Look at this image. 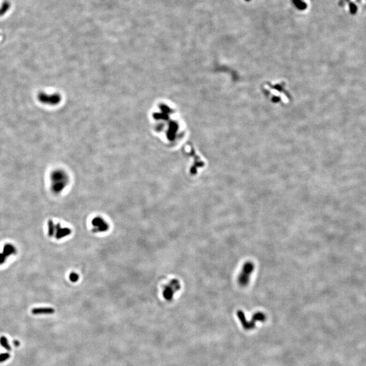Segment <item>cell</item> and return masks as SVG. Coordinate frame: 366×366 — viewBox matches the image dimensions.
Instances as JSON below:
<instances>
[{
	"label": "cell",
	"instance_id": "cell-1",
	"mask_svg": "<svg viewBox=\"0 0 366 366\" xmlns=\"http://www.w3.org/2000/svg\"><path fill=\"white\" fill-rule=\"evenodd\" d=\"M237 315L238 318H239L241 321V324H242L243 328L245 329H247V330L254 329V328L256 326V322L257 321H265L266 319V317L264 313L261 312H258L254 315L253 317H252V321L249 323V322L246 321V316H245V314L243 313L242 310H237Z\"/></svg>",
	"mask_w": 366,
	"mask_h": 366
},
{
	"label": "cell",
	"instance_id": "cell-2",
	"mask_svg": "<svg viewBox=\"0 0 366 366\" xmlns=\"http://www.w3.org/2000/svg\"><path fill=\"white\" fill-rule=\"evenodd\" d=\"M254 264L251 262H247L246 264L243 265L240 275L238 277V282L241 286H246L248 284L251 274L254 270Z\"/></svg>",
	"mask_w": 366,
	"mask_h": 366
},
{
	"label": "cell",
	"instance_id": "cell-3",
	"mask_svg": "<svg viewBox=\"0 0 366 366\" xmlns=\"http://www.w3.org/2000/svg\"><path fill=\"white\" fill-rule=\"evenodd\" d=\"M181 289L180 282L177 279H172L170 283L164 287L163 295L164 298L167 301H171L176 292Z\"/></svg>",
	"mask_w": 366,
	"mask_h": 366
},
{
	"label": "cell",
	"instance_id": "cell-4",
	"mask_svg": "<svg viewBox=\"0 0 366 366\" xmlns=\"http://www.w3.org/2000/svg\"><path fill=\"white\" fill-rule=\"evenodd\" d=\"M38 98L41 103L47 105H55L58 103L60 100V97L57 94H49L44 92L39 93Z\"/></svg>",
	"mask_w": 366,
	"mask_h": 366
},
{
	"label": "cell",
	"instance_id": "cell-5",
	"mask_svg": "<svg viewBox=\"0 0 366 366\" xmlns=\"http://www.w3.org/2000/svg\"><path fill=\"white\" fill-rule=\"evenodd\" d=\"M66 178H67L62 172H56L52 174V181L54 182L53 188L55 191L59 192L64 188Z\"/></svg>",
	"mask_w": 366,
	"mask_h": 366
},
{
	"label": "cell",
	"instance_id": "cell-6",
	"mask_svg": "<svg viewBox=\"0 0 366 366\" xmlns=\"http://www.w3.org/2000/svg\"><path fill=\"white\" fill-rule=\"evenodd\" d=\"M92 225L94 226L93 231L96 233L106 232L109 229V225L100 217L94 218L92 221Z\"/></svg>",
	"mask_w": 366,
	"mask_h": 366
},
{
	"label": "cell",
	"instance_id": "cell-7",
	"mask_svg": "<svg viewBox=\"0 0 366 366\" xmlns=\"http://www.w3.org/2000/svg\"><path fill=\"white\" fill-rule=\"evenodd\" d=\"M56 238L58 239H60L61 238L65 237L66 236H67L69 235H70L71 233V230L67 229V228H65V229H62L60 227V224H57L56 225Z\"/></svg>",
	"mask_w": 366,
	"mask_h": 366
},
{
	"label": "cell",
	"instance_id": "cell-8",
	"mask_svg": "<svg viewBox=\"0 0 366 366\" xmlns=\"http://www.w3.org/2000/svg\"><path fill=\"white\" fill-rule=\"evenodd\" d=\"M32 313L33 315H41V314H53L54 313L55 310L52 308H36L33 309L31 310Z\"/></svg>",
	"mask_w": 366,
	"mask_h": 366
},
{
	"label": "cell",
	"instance_id": "cell-9",
	"mask_svg": "<svg viewBox=\"0 0 366 366\" xmlns=\"http://www.w3.org/2000/svg\"><path fill=\"white\" fill-rule=\"evenodd\" d=\"M0 344H1L2 346L6 349V350H11L12 349H11V347L9 345L8 340L6 337H2L0 338Z\"/></svg>",
	"mask_w": 366,
	"mask_h": 366
},
{
	"label": "cell",
	"instance_id": "cell-10",
	"mask_svg": "<svg viewBox=\"0 0 366 366\" xmlns=\"http://www.w3.org/2000/svg\"><path fill=\"white\" fill-rule=\"evenodd\" d=\"M14 252V249L12 246H10V245H7L6 246H5L4 249H3V256H8L10 254H11L12 253Z\"/></svg>",
	"mask_w": 366,
	"mask_h": 366
},
{
	"label": "cell",
	"instance_id": "cell-11",
	"mask_svg": "<svg viewBox=\"0 0 366 366\" xmlns=\"http://www.w3.org/2000/svg\"><path fill=\"white\" fill-rule=\"evenodd\" d=\"M48 229H49V235L50 237L53 236V235L54 234L55 232V230H56V226L54 225V223L52 222V220H50L48 221Z\"/></svg>",
	"mask_w": 366,
	"mask_h": 366
},
{
	"label": "cell",
	"instance_id": "cell-12",
	"mask_svg": "<svg viewBox=\"0 0 366 366\" xmlns=\"http://www.w3.org/2000/svg\"><path fill=\"white\" fill-rule=\"evenodd\" d=\"M10 358V355L9 353H2L0 355V363L4 362Z\"/></svg>",
	"mask_w": 366,
	"mask_h": 366
},
{
	"label": "cell",
	"instance_id": "cell-13",
	"mask_svg": "<svg viewBox=\"0 0 366 366\" xmlns=\"http://www.w3.org/2000/svg\"><path fill=\"white\" fill-rule=\"evenodd\" d=\"M69 279H70L72 282H76V281H78L79 279V276L78 274L75 273H71L70 274V275H69Z\"/></svg>",
	"mask_w": 366,
	"mask_h": 366
},
{
	"label": "cell",
	"instance_id": "cell-14",
	"mask_svg": "<svg viewBox=\"0 0 366 366\" xmlns=\"http://www.w3.org/2000/svg\"><path fill=\"white\" fill-rule=\"evenodd\" d=\"M4 258H5V256H3V254H0V263H2L3 261H4Z\"/></svg>",
	"mask_w": 366,
	"mask_h": 366
},
{
	"label": "cell",
	"instance_id": "cell-15",
	"mask_svg": "<svg viewBox=\"0 0 366 366\" xmlns=\"http://www.w3.org/2000/svg\"><path fill=\"white\" fill-rule=\"evenodd\" d=\"M14 346H18L20 345V342H18V340H14Z\"/></svg>",
	"mask_w": 366,
	"mask_h": 366
}]
</instances>
